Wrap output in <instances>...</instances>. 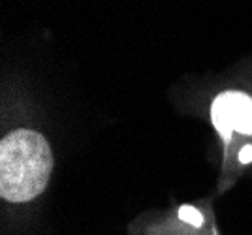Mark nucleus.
Masks as SVG:
<instances>
[{
	"label": "nucleus",
	"instance_id": "1",
	"mask_svg": "<svg viewBox=\"0 0 252 235\" xmlns=\"http://www.w3.org/2000/svg\"><path fill=\"white\" fill-rule=\"evenodd\" d=\"M53 171L47 139L32 130H15L0 143V196L25 203L43 192Z\"/></svg>",
	"mask_w": 252,
	"mask_h": 235
},
{
	"label": "nucleus",
	"instance_id": "2",
	"mask_svg": "<svg viewBox=\"0 0 252 235\" xmlns=\"http://www.w3.org/2000/svg\"><path fill=\"white\" fill-rule=\"evenodd\" d=\"M211 118L226 143L230 141L231 132L252 136V98L237 90L222 92L213 102Z\"/></svg>",
	"mask_w": 252,
	"mask_h": 235
},
{
	"label": "nucleus",
	"instance_id": "5",
	"mask_svg": "<svg viewBox=\"0 0 252 235\" xmlns=\"http://www.w3.org/2000/svg\"><path fill=\"white\" fill-rule=\"evenodd\" d=\"M215 235H217V232H215Z\"/></svg>",
	"mask_w": 252,
	"mask_h": 235
},
{
	"label": "nucleus",
	"instance_id": "3",
	"mask_svg": "<svg viewBox=\"0 0 252 235\" xmlns=\"http://www.w3.org/2000/svg\"><path fill=\"white\" fill-rule=\"evenodd\" d=\"M179 218L183 222H187V224H192L194 228H201V224H203V214L196 207H192V205H181Z\"/></svg>",
	"mask_w": 252,
	"mask_h": 235
},
{
	"label": "nucleus",
	"instance_id": "4",
	"mask_svg": "<svg viewBox=\"0 0 252 235\" xmlns=\"http://www.w3.org/2000/svg\"><path fill=\"white\" fill-rule=\"evenodd\" d=\"M239 160H241L243 164L252 162V145H245V147H243L241 152H239Z\"/></svg>",
	"mask_w": 252,
	"mask_h": 235
}]
</instances>
